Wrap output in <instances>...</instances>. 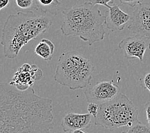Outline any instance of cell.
Here are the masks:
<instances>
[{
	"label": "cell",
	"instance_id": "cell-13",
	"mask_svg": "<svg viewBox=\"0 0 150 133\" xmlns=\"http://www.w3.org/2000/svg\"><path fill=\"white\" fill-rule=\"evenodd\" d=\"M38 10H44L57 15V10L60 4L58 0H36Z\"/></svg>",
	"mask_w": 150,
	"mask_h": 133
},
{
	"label": "cell",
	"instance_id": "cell-16",
	"mask_svg": "<svg viewBox=\"0 0 150 133\" xmlns=\"http://www.w3.org/2000/svg\"><path fill=\"white\" fill-rule=\"evenodd\" d=\"M99 110V105L94 102H90L88 106V111L93 118H96L97 116Z\"/></svg>",
	"mask_w": 150,
	"mask_h": 133
},
{
	"label": "cell",
	"instance_id": "cell-7",
	"mask_svg": "<svg viewBox=\"0 0 150 133\" xmlns=\"http://www.w3.org/2000/svg\"><path fill=\"white\" fill-rule=\"evenodd\" d=\"M149 46L150 38L141 35L125 38L118 44L119 48L124 51L126 58L132 60L137 58L142 62Z\"/></svg>",
	"mask_w": 150,
	"mask_h": 133
},
{
	"label": "cell",
	"instance_id": "cell-19",
	"mask_svg": "<svg viewBox=\"0 0 150 133\" xmlns=\"http://www.w3.org/2000/svg\"><path fill=\"white\" fill-rule=\"evenodd\" d=\"M143 83L144 85V88L148 90L150 92V73L146 74L143 80Z\"/></svg>",
	"mask_w": 150,
	"mask_h": 133
},
{
	"label": "cell",
	"instance_id": "cell-2",
	"mask_svg": "<svg viewBox=\"0 0 150 133\" xmlns=\"http://www.w3.org/2000/svg\"><path fill=\"white\" fill-rule=\"evenodd\" d=\"M55 16L42 10L10 15L3 28L1 42L6 58H16L24 46L49 29Z\"/></svg>",
	"mask_w": 150,
	"mask_h": 133
},
{
	"label": "cell",
	"instance_id": "cell-17",
	"mask_svg": "<svg viewBox=\"0 0 150 133\" xmlns=\"http://www.w3.org/2000/svg\"><path fill=\"white\" fill-rule=\"evenodd\" d=\"M90 1L93 5H103L106 6L107 8L113 5L114 3V0H90Z\"/></svg>",
	"mask_w": 150,
	"mask_h": 133
},
{
	"label": "cell",
	"instance_id": "cell-3",
	"mask_svg": "<svg viewBox=\"0 0 150 133\" xmlns=\"http://www.w3.org/2000/svg\"><path fill=\"white\" fill-rule=\"evenodd\" d=\"M61 30L65 36L79 37L91 46L105 38V15L98 5L89 2L74 5L63 10Z\"/></svg>",
	"mask_w": 150,
	"mask_h": 133
},
{
	"label": "cell",
	"instance_id": "cell-4",
	"mask_svg": "<svg viewBox=\"0 0 150 133\" xmlns=\"http://www.w3.org/2000/svg\"><path fill=\"white\" fill-rule=\"evenodd\" d=\"M94 65L79 52L63 53L56 65L54 80L72 90L86 87L92 80Z\"/></svg>",
	"mask_w": 150,
	"mask_h": 133
},
{
	"label": "cell",
	"instance_id": "cell-21",
	"mask_svg": "<svg viewBox=\"0 0 150 133\" xmlns=\"http://www.w3.org/2000/svg\"><path fill=\"white\" fill-rule=\"evenodd\" d=\"M10 3V0H0V10H2L8 6Z\"/></svg>",
	"mask_w": 150,
	"mask_h": 133
},
{
	"label": "cell",
	"instance_id": "cell-10",
	"mask_svg": "<svg viewBox=\"0 0 150 133\" xmlns=\"http://www.w3.org/2000/svg\"><path fill=\"white\" fill-rule=\"evenodd\" d=\"M105 12V25L112 31L123 30L130 22L131 16L121 9L119 5H112Z\"/></svg>",
	"mask_w": 150,
	"mask_h": 133
},
{
	"label": "cell",
	"instance_id": "cell-8",
	"mask_svg": "<svg viewBox=\"0 0 150 133\" xmlns=\"http://www.w3.org/2000/svg\"><path fill=\"white\" fill-rule=\"evenodd\" d=\"M42 76V70L36 65L24 63L19 68L9 83L20 90H26L31 87L35 81L41 80Z\"/></svg>",
	"mask_w": 150,
	"mask_h": 133
},
{
	"label": "cell",
	"instance_id": "cell-23",
	"mask_svg": "<svg viewBox=\"0 0 150 133\" xmlns=\"http://www.w3.org/2000/svg\"><path fill=\"white\" fill-rule=\"evenodd\" d=\"M149 50H150V46H149Z\"/></svg>",
	"mask_w": 150,
	"mask_h": 133
},
{
	"label": "cell",
	"instance_id": "cell-11",
	"mask_svg": "<svg viewBox=\"0 0 150 133\" xmlns=\"http://www.w3.org/2000/svg\"><path fill=\"white\" fill-rule=\"evenodd\" d=\"M91 117L90 113H68L63 117L61 125L65 132L81 130L90 126Z\"/></svg>",
	"mask_w": 150,
	"mask_h": 133
},
{
	"label": "cell",
	"instance_id": "cell-9",
	"mask_svg": "<svg viewBox=\"0 0 150 133\" xmlns=\"http://www.w3.org/2000/svg\"><path fill=\"white\" fill-rule=\"evenodd\" d=\"M128 28L135 35L150 38V3H142L135 6Z\"/></svg>",
	"mask_w": 150,
	"mask_h": 133
},
{
	"label": "cell",
	"instance_id": "cell-20",
	"mask_svg": "<svg viewBox=\"0 0 150 133\" xmlns=\"http://www.w3.org/2000/svg\"><path fill=\"white\" fill-rule=\"evenodd\" d=\"M145 111L146 113V117H147L148 123L149 126L150 127V102L146 104Z\"/></svg>",
	"mask_w": 150,
	"mask_h": 133
},
{
	"label": "cell",
	"instance_id": "cell-12",
	"mask_svg": "<svg viewBox=\"0 0 150 133\" xmlns=\"http://www.w3.org/2000/svg\"><path fill=\"white\" fill-rule=\"evenodd\" d=\"M54 49L55 46L51 41L47 38H43L36 46L35 52L44 60L49 62L52 60Z\"/></svg>",
	"mask_w": 150,
	"mask_h": 133
},
{
	"label": "cell",
	"instance_id": "cell-18",
	"mask_svg": "<svg viewBox=\"0 0 150 133\" xmlns=\"http://www.w3.org/2000/svg\"><path fill=\"white\" fill-rule=\"evenodd\" d=\"M121 3L127 5L131 7H135L142 3L143 0H119Z\"/></svg>",
	"mask_w": 150,
	"mask_h": 133
},
{
	"label": "cell",
	"instance_id": "cell-15",
	"mask_svg": "<svg viewBox=\"0 0 150 133\" xmlns=\"http://www.w3.org/2000/svg\"><path fill=\"white\" fill-rule=\"evenodd\" d=\"M16 3L21 9L30 10V11L38 10L36 0H16Z\"/></svg>",
	"mask_w": 150,
	"mask_h": 133
},
{
	"label": "cell",
	"instance_id": "cell-6",
	"mask_svg": "<svg viewBox=\"0 0 150 133\" xmlns=\"http://www.w3.org/2000/svg\"><path fill=\"white\" fill-rule=\"evenodd\" d=\"M84 93L89 102L100 105L116 98L120 93V88L113 81H105L86 88Z\"/></svg>",
	"mask_w": 150,
	"mask_h": 133
},
{
	"label": "cell",
	"instance_id": "cell-14",
	"mask_svg": "<svg viewBox=\"0 0 150 133\" xmlns=\"http://www.w3.org/2000/svg\"><path fill=\"white\" fill-rule=\"evenodd\" d=\"M122 133H150V127L142 124L141 122L132 125Z\"/></svg>",
	"mask_w": 150,
	"mask_h": 133
},
{
	"label": "cell",
	"instance_id": "cell-5",
	"mask_svg": "<svg viewBox=\"0 0 150 133\" xmlns=\"http://www.w3.org/2000/svg\"><path fill=\"white\" fill-rule=\"evenodd\" d=\"M138 117V110L134 103L125 94L120 93L110 101L99 105L95 125L113 131L140 122Z\"/></svg>",
	"mask_w": 150,
	"mask_h": 133
},
{
	"label": "cell",
	"instance_id": "cell-1",
	"mask_svg": "<svg viewBox=\"0 0 150 133\" xmlns=\"http://www.w3.org/2000/svg\"><path fill=\"white\" fill-rule=\"evenodd\" d=\"M52 100L33 88L20 90L10 83L0 85V133H51L54 127Z\"/></svg>",
	"mask_w": 150,
	"mask_h": 133
},
{
	"label": "cell",
	"instance_id": "cell-22",
	"mask_svg": "<svg viewBox=\"0 0 150 133\" xmlns=\"http://www.w3.org/2000/svg\"><path fill=\"white\" fill-rule=\"evenodd\" d=\"M68 133H86V132L83 131L81 129V130H76V131H70V132H69Z\"/></svg>",
	"mask_w": 150,
	"mask_h": 133
}]
</instances>
